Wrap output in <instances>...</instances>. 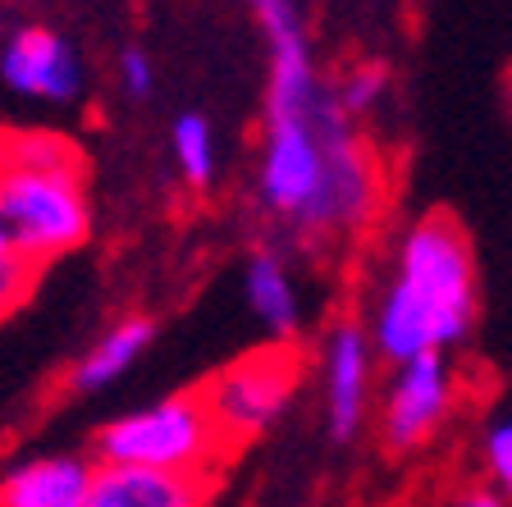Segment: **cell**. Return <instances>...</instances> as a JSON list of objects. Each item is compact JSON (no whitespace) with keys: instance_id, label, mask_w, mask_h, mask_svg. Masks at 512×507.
<instances>
[{"instance_id":"obj_1","label":"cell","mask_w":512,"mask_h":507,"mask_svg":"<svg viewBox=\"0 0 512 507\" xmlns=\"http://www.w3.org/2000/svg\"><path fill=\"white\" fill-rule=\"evenodd\" d=\"M471 320H476V270L467 238L444 215L416 220L398 247L389 293L375 311V348L403 366L421 352H444L462 343Z\"/></svg>"},{"instance_id":"obj_2","label":"cell","mask_w":512,"mask_h":507,"mask_svg":"<svg viewBox=\"0 0 512 507\" xmlns=\"http://www.w3.org/2000/svg\"><path fill=\"white\" fill-rule=\"evenodd\" d=\"M0 229L14 256L42 265L74 252L92 233V206L78 160L28 165L0 151Z\"/></svg>"},{"instance_id":"obj_3","label":"cell","mask_w":512,"mask_h":507,"mask_svg":"<svg viewBox=\"0 0 512 507\" xmlns=\"http://www.w3.org/2000/svg\"><path fill=\"white\" fill-rule=\"evenodd\" d=\"M224 434L197 393H179L156 407L128 412L96 434L101 466H151V471H206L220 457Z\"/></svg>"},{"instance_id":"obj_4","label":"cell","mask_w":512,"mask_h":507,"mask_svg":"<svg viewBox=\"0 0 512 507\" xmlns=\"http://www.w3.org/2000/svg\"><path fill=\"white\" fill-rule=\"evenodd\" d=\"M293 384H298V361L270 348L252 352V357L234 361L224 375H215L202 402L215 430L229 434V439H247V434H261L266 425L279 421V412L293 398Z\"/></svg>"},{"instance_id":"obj_5","label":"cell","mask_w":512,"mask_h":507,"mask_svg":"<svg viewBox=\"0 0 512 507\" xmlns=\"http://www.w3.org/2000/svg\"><path fill=\"white\" fill-rule=\"evenodd\" d=\"M0 78L23 96L42 101H74L83 92V60L60 32L19 28L0 46Z\"/></svg>"},{"instance_id":"obj_6","label":"cell","mask_w":512,"mask_h":507,"mask_svg":"<svg viewBox=\"0 0 512 507\" xmlns=\"http://www.w3.org/2000/svg\"><path fill=\"white\" fill-rule=\"evenodd\" d=\"M444 412H448L444 352H421V357L398 366L394 393H389V407H384V439H389V448L421 444Z\"/></svg>"},{"instance_id":"obj_7","label":"cell","mask_w":512,"mask_h":507,"mask_svg":"<svg viewBox=\"0 0 512 507\" xmlns=\"http://www.w3.org/2000/svg\"><path fill=\"white\" fill-rule=\"evenodd\" d=\"M206 471H151V466L96 462L87 507H206Z\"/></svg>"},{"instance_id":"obj_8","label":"cell","mask_w":512,"mask_h":507,"mask_svg":"<svg viewBox=\"0 0 512 507\" xmlns=\"http://www.w3.org/2000/svg\"><path fill=\"white\" fill-rule=\"evenodd\" d=\"M96 462L74 453L32 457L0 480V507H87Z\"/></svg>"},{"instance_id":"obj_9","label":"cell","mask_w":512,"mask_h":507,"mask_svg":"<svg viewBox=\"0 0 512 507\" xmlns=\"http://www.w3.org/2000/svg\"><path fill=\"white\" fill-rule=\"evenodd\" d=\"M366 361H371V343H366L362 325H339L330 338V361H325V412H330V439L348 444L362 430L366 416Z\"/></svg>"},{"instance_id":"obj_10","label":"cell","mask_w":512,"mask_h":507,"mask_svg":"<svg viewBox=\"0 0 512 507\" xmlns=\"http://www.w3.org/2000/svg\"><path fill=\"white\" fill-rule=\"evenodd\" d=\"M151 338H156V325H151V320H124V325H115L74 366V389L96 393V389H106V384H115L119 375L151 348Z\"/></svg>"},{"instance_id":"obj_11","label":"cell","mask_w":512,"mask_h":507,"mask_svg":"<svg viewBox=\"0 0 512 507\" xmlns=\"http://www.w3.org/2000/svg\"><path fill=\"white\" fill-rule=\"evenodd\" d=\"M247 307L279 338L298 329V293H293V279L275 252H256L247 261Z\"/></svg>"},{"instance_id":"obj_12","label":"cell","mask_w":512,"mask_h":507,"mask_svg":"<svg viewBox=\"0 0 512 507\" xmlns=\"http://www.w3.org/2000/svg\"><path fill=\"white\" fill-rule=\"evenodd\" d=\"M174 160H179L188 183H211L215 169V147H211V124L202 115H179L174 119Z\"/></svg>"},{"instance_id":"obj_13","label":"cell","mask_w":512,"mask_h":507,"mask_svg":"<svg viewBox=\"0 0 512 507\" xmlns=\"http://www.w3.org/2000/svg\"><path fill=\"white\" fill-rule=\"evenodd\" d=\"M380 87H384V74H380V69H352V74L339 83L334 101H339L343 115H357V110H366L375 96H380Z\"/></svg>"},{"instance_id":"obj_14","label":"cell","mask_w":512,"mask_h":507,"mask_svg":"<svg viewBox=\"0 0 512 507\" xmlns=\"http://www.w3.org/2000/svg\"><path fill=\"white\" fill-rule=\"evenodd\" d=\"M32 275H37V265L23 261V256H0V316L14 311L23 302V293L32 288Z\"/></svg>"},{"instance_id":"obj_15","label":"cell","mask_w":512,"mask_h":507,"mask_svg":"<svg viewBox=\"0 0 512 507\" xmlns=\"http://www.w3.org/2000/svg\"><path fill=\"white\" fill-rule=\"evenodd\" d=\"M485 462H490L499 489L512 498V421H499L490 430V439H485Z\"/></svg>"},{"instance_id":"obj_16","label":"cell","mask_w":512,"mask_h":507,"mask_svg":"<svg viewBox=\"0 0 512 507\" xmlns=\"http://www.w3.org/2000/svg\"><path fill=\"white\" fill-rule=\"evenodd\" d=\"M119 78H124L128 96H151V87H156V78H151V60L138 51V46H128L124 55H119Z\"/></svg>"},{"instance_id":"obj_17","label":"cell","mask_w":512,"mask_h":507,"mask_svg":"<svg viewBox=\"0 0 512 507\" xmlns=\"http://www.w3.org/2000/svg\"><path fill=\"white\" fill-rule=\"evenodd\" d=\"M458 507H503L499 494H490V489H480V494H467Z\"/></svg>"},{"instance_id":"obj_18","label":"cell","mask_w":512,"mask_h":507,"mask_svg":"<svg viewBox=\"0 0 512 507\" xmlns=\"http://www.w3.org/2000/svg\"><path fill=\"white\" fill-rule=\"evenodd\" d=\"M0 256H10V243H5V229H0Z\"/></svg>"}]
</instances>
